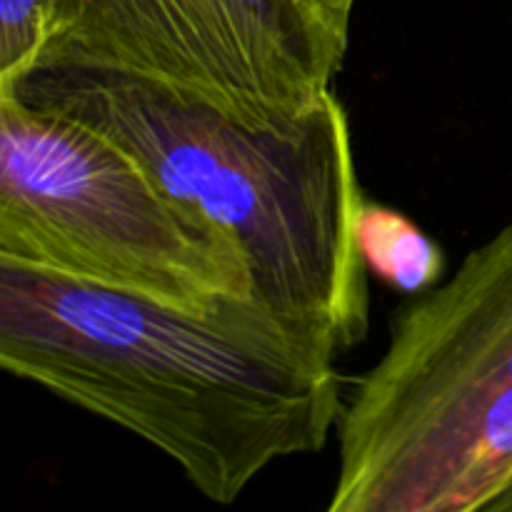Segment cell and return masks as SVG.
Instances as JSON below:
<instances>
[{
    "instance_id": "cell-1",
    "label": "cell",
    "mask_w": 512,
    "mask_h": 512,
    "mask_svg": "<svg viewBox=\"0 0 512 512\" xmlns=\"http://www.w3.org/2000/svg\"><path fill=\"white\" fill-rule=\"evenodd\" d=\"M340 353L255 295L190 313L0 260L5 373L138 435L218 505L328 445Z\"/></svg>"
},
{
    "instance_id": "cell-2",
    "label": "cell",
    "mask_w": 512,
    "mask_h": 512,
    "mask_svg": "<svg viewBox=\"0 0 512 512\" xmlns=\"http://www.w3.org/2000/svg\"><path fill=\"white\" fill-rule=\"evenodd\" d=\"M128 150L175 200L228 230L253 268L255 298L328 330L343 350L368 335L365 208L345 105L333 90L283 123L120 70L38 65L10 90Z\"/></svg>"
},
{
    "instance_id": "cell-3",
    "label": "cell",
    "mask_w": 512,
    "mask_h": 512,
    "mask_svg": "<svg viewBox=\"0 0 512 512\" xmlns=\"http://www.w3.org/2000/svg\"><path fill=\"white\" fill-rule=\"evenodd\" d=\"M0 260L190 313L255 295L238 240L108 135L0 93Z\"/></svg>"
},
{
    "instance_id": "cell-4",
    "label": "cell",
    "mask_w": 512,
    "mask_h": 512,
    "mask_svg": "<svg viewBox=\"0 0 512 512\" xmlns=\"http://www.w3.org/2000/svg\"><path fill=\"white\" fill-rule=\"evenodd\" d=\"M345 53L348 30L313 0H55L38 65L140 75L263 125L333 90Z\"/></svg>"
},
{
    "instance_id": "cell-5",
    "label": "cell",
    "mask_w": 512,
    "mask_h": 512,
    "mask_svg": "<svg viewBox=\"0 0 512 512\" xmlns=\"http://www.w3.org/2000/svg\"><path fill=\"white\" fill-rule=\"evenodd\" d=\"M512 393V223L470 250L445 283L398 310L383 358L340 420Z\"/></svg>"
},
{
    "instance_id": "cell-6",
    "label": "cell",
    "mask_w": 512,
    "mask_h": 512,
    "mask_svg": "<svg viewBox=\"0 0 512 512\" xmlns=\"http://www.w3.org/2000/svg\"><path fill=\"white\" fill-rule=\"evenodd\" d=\"M360 250L368 270L405 295H423L443 275L438 245L403 213L368 203L360 213Z\"/></svg>"
},
{
    "instance_id": "cell-7",
    "label": "cell",
    "mask_w": 512,
    "mask_h": 512,
    "mask_svg": "<svg viewBox=\"0 0 512 512\" xmlns=\"http://www.w3.org/2000/svg\"><path fill=\"white\" fill-rule=\"evenodd\" d=\"M55 0H0V90H10L43 58Z\"/></svg>"
},
{
    "instance_id": "cell-8",
    "label": "cell",
    "mask_w": 512,
    "mask_h": 512,
    "mask_svg": "<svg viewBox=\"0 0 512 512\" xmlns=\"http://www.w3.org/2000/svg\"><path fill=\"white\" fill-rule=\"evenodd\" d=\"M313 3L318 5V8L323 10V13L328 15L335 25H340V28L348 30L350 13H353L355 0H313Z\"/></svg>"
},
{
    "instance_id": "cell-9",
    "label": "cell",
    "mask_w": 512,
    "mask_h": 512,
    "mask_svg": "<svg viewBox=\"0 0 512 512\" xmlns=\"http://www.w3.org/2000/svg\"><path fill=\"white\" fill-rule=\"evenodd\" d=\"M480 512H512V480H510L508 488H505L503 493H500L498 498L488 505V508H483Z\"/></svg>"
}]
</instances>
